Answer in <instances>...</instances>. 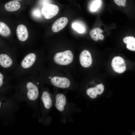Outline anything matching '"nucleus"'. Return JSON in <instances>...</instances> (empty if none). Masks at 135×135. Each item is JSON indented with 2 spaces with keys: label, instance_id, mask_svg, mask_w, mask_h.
Masks as SVG:
<instances>
[{
  "label": "nucleus",
  "instance_id": "1",
  "mask_svg": "<svg viewBox=\"0 0 135 135\" xmlns=\"http://www.w3.org/2000/svg\"><path fill=\"white\" fill-rule=\"evenodd\" d=\"M39 88L34 81L27 80L22 82L17 88L14 96L20 102H26L32 109L36 116H39Z\"/></svg>",
  "mask_w": 135,
  "mask_h": 135
},
{
  "label": "nucleus",
  "instance_id": "2",
  "mask_svg": "<svg viewBox=\"0 0 135 135\" xmlns=\"http://www.w3.org/2000/svg\"><path fill=\"white\" fill-rule=\"evenodd\" d=\"M20 102L13 96L0 95V118L5 125L12 124Z\"/></svg>",
  "mask_w": 135,
  "mask_h": 135
},
{
  "label": "nucleus",
  "instance_id": "3",
  "mask_svg": "<svg viewBox=\"0 0 135 135\" xmlns=\"http://www.w3.org/2000/svg\"><path fill=\"white\" fill-rule=\"evenodd\" d=\"M39 116L38 118L39 122H41L43 118L44 111L49 110L52 105V98L49 92L47 90L41 91L40 93Z\"/></svg>",
  "mask_w": 135,
  "mask_h": 135
},
{
  "label": "nucleus",
  "instance_id": "4",
  "mask_svg": "<svg viewBox=\"0 0 135 135\" xmlns=\"http://www.w3.org/2000/svg\"><path fill=\"white\" fill-rule=\"evenodd\" d=\"M73 59V54L71 51L69 50L57 53L53 58L54 62L60 65H66L70 64Z\"/></svg>",
  "mask_w": 135,
  "mask_h": 135
},
{
  "label": "nucleus",
  "instance_id": "5",
  "mask_svg": "<svg viewBox=\"0 0 135 135\" xmlns=\"http://www.w3.org/2000/svg\"><path fill=\"white\" fill-rule=\"evenodd\" d=\"M59 11V8L57 6L48 4H46L43 6L41 13L45 18L49 19L56 16Z\"/></svg>",
  "mask_w": 135,
  "mask_h": 135
},
{
  "label": "nucleus",
  "instance_id": "6",
  "mask_svg": "<svg viewBox=\"0 0 135 135\" xmlns=\"http://www.w3.org/2000/svg\"><path fill=\"white\" fill-rule=\"evenodd\" d=\"M112 66L114 70L118 73L124 72L126 69V66L123 59L120 56H116L112 59Z\"/></svg>",
  "mask_w": 135,
  "mask_h": 135
},
{
  "label": "nucleus",
  "instance_id": "7",
  "mask_svg": "<svg viewBox=\"0 0 135 135\" xmlns=\"http://www.w3.org/2000/svg\"><path fill=\"white\" fill-rule=\"evenodd\" d=\"M51 84L54 86L62 88L69 87L70 84L69 80L68 78L58 76H54L50 78Z\"/></svg>",
  "mask_w": 135,
  "mask_h": 135
},
{
  "label": "nucleus",
  "instance_id": "8",
  "mask_svg": "<svg viewBox=\"0 0 135 135\" xmlns=\"http://www.w3.org/2000/svg\"><path fill=\"white\" fill-rule=\"evenodd\" d=\"M79 58L81 65L84 67H88L92 64V57L90 53L88 50L82 51L80 55Z\"/></svg>",
  "mask_w": 135,
  "mask_h": 135
},
{
  "label": "nucleus",
  "instance_id": "9",
  "mask_svg": "<svg viewBox=\"0 0 135 135\" xmlns=\"http://www.w3.org/2000/svg\"><path fill=\"white\" fill-rule=\"evenodd\" d=\"M36 54L30 53L26 55L21 62V66L23 68L27 69L30 67L35 62L36 59Z\"/></svg>",
  "mask_w": 135,
  "mask_h": 135
},
{
  "label": "nucleus",
  "instance_id": "10",
  "mask_svg": "<svg viewBox=\"0 0 135 135\" xmlns=\"http://www.w3.org/2000/svg\"><path fill=\"white\" fill-rule=\"evenodd\" d=\"M68 22V19L66 17L60 18L53 23L52 27V31L55 32H59L65 27Z\"/></svg>",
  "mask_w": 135,
  "mask_h": 135
},
{
  "label": "nucleus",
  "instance_id": "11",
  "mask_svg": "<svg viewBox=\"0 0 135 135\" xmlns=\"http://www.w3.org/2000/svg\"><path fill=\"white\" fill-rule=\"evenodd\" d=\"M104 90V86L102 84H100L94 87L88 89L86 91V93L90 98H94L96 97L97 95L102 94Z\"/></svg>",
  "mask_w": 135,
  "mask_h": 135
},
{
  "label": "nucleus",
  "instance_id": "12",
  "mask_svg": "<svg viewBox=\"0 0 135 135\" xmlns=\"http://www.w3.org/2000/svg\"><path fill=\"white\" fill-rule=\"evenodd\" d=\"M55 106L60 112H62L64 108L66 102L65 96L62 94H57L55 96Z\"/></svg>",
  "mask_w": 135,
  "mask_h": 135
},
{
  "label": "nucleus",
  "instance_id": "13",
  "mask_svg": "<svg viewBox=\"0 0 135 135\" xmlns=\"http://www.w3.org/2000/svg\"><path fill=\"white\" fill-rule=\"evenodd\" d=\"M17 37L21 41H24L28 39V34L26 27L24 25L20 24L17 26L16 29Z\"/></svg>",
  "mask_w": 135,
  "mask_h": 135
},
{
  "label": "nucleus",
  "instance_id": "14",
  "mask_svg": "<svg viewBox=\"0 0 135 135\" xmlns=\"http://www.w3.org/2000/svg\"><path fill=\"white\" fill-rule=\"evenodd\" d=\"M12 64V60L8 55L5 54H0V65L2 67L5 68H9Z\"/></svg>",
  "mask_w": 135,
  "mask_h": 135
},
{
  "label": "nucleus",
  "instance_id": "15",
  "mask_svg": "<svg viewBox=\"0 0 135 135\" xmlns=\"http://www.w3.org/2000/svg\"><path fill=\"white\" fill-rule=\"evenodd\" d=\"M20 5L19 2L16 1H12L6 3L4 5V8L7 11L14 12L18 10Z\"/></svg>",
  "mask_w": 135,
  "mask_h": 135
},
{
  "label": "nucleus",
  "instance_id": "16",
  "mask_svg": "<svg viewBox=\"0 0 135 135\" xmlns=\"http://www.w3.org/2000/svg\"><path fill=\"white\" fill-rule=\"evenodd\" d=\"M124 42L126 44V47L128 50L135 51V38L132 36L125 37L123 38Z\"/></svg>",
  "mask_w": 135,
  "mask_h": 135
},
{
  "label": "nucleus",
  "instance_id": "17",
  "mask_svg": "<svg viewBox=\"0 0 135 135\" xmlns=\"http://www.w3.org/2000/svg\"><path fill=\"white\" fill-rule=\"evenodd\" d=\"M103 31L99 28H96L91 30L89 34L91 38L94 40L97 41L99 40L100 34Z\"/></svg>",
  "mask_w": 135,
  "mask_h": 135
},
{
  "label": "nucleus",
  "instance_id": "18",
  "mask_svg": "<svg viewBox=\"0 0 135 135\" xmlns=\"http://www.w3.org/2000/svg\"><path fill=\"white\" fill-rule=\"evenodd\" d=\"M11 34L10 30L9 27L4 23L0 22V34L4 37H8Z\"/></svg>",
  "mask_w": 135,
  "mask_h": 135
},
{
  "label": "nucleus",
  "instance_id": "19",
  "mask_svg": "<svg viewBox=\"0 0 135 135\" xmlns=\"http://www.w3.org/2000/svg\"><path fill=\"white\" fill-rule=\"evenodd\" d=\"M72 26L73 28L79 33H82L84 32V29L83 27L79 24H74Z\"/></svg>",
  "mask_w": 135,
  "mask_h": 135
},
{
  "label": "nucleus",
  "instance_id": "20",
  "mask_svg": "<svg viewBox=\"0 0 135 135\" xmlns=\"http://www.w3.org/2000/svg\"><path fill=\"white\" fill-rule=\"evenodd\" d=\"M100 0H96L94 1L90 9L92 11L96 10L99 7L100 4Z\"/></svg>",
  "mask_w": 135,
  "mask_h": 135
},
{
  "label": "nucleus",
  "instance_id": "21",
  "mask_svg": "<svg viewBox=\"0 0 135 135\" xmlns=\"http://www.w3.org/2000/svg\"><path fill=\"white\" fill-rule=\"evenodd\" d=\"M115 3L119 6H125L126 0H114Z\"/></svg>",
  "mask_w": 135,
  "mask_h": 135
},
{
  "label": "nucleus",
  "instance_id": "22",
  "mask_svg": "<svg viewBox=\"0 0 135 135\" xmlns=\"http://www.w3.org/2000/svg\"><path fill=\"white\" fill-rule=\"evenodd\" d=\"M33 15L36 17L39 18L41 16L40 10L38 9L35 10L33 11Z\"/></svg>",
  "mask_w": 135,
  "mask_h": 135
},
{
  "label": "nucleus",
  "instance_id": "23",
  "mask_svg": "<svg viewBox=\"0 0 135 135\" xmlns=\"http://www.w3.org/2000/svg\"><path fill=\"white\" fill-rule=\"evenodd\" d=\"M104 38V36L102 34H101L99 36V39L101 40H103Z\"/></svg>",
  "mask_w": 135,
  "mask_h": 135
},
{
  "label": "nucleus",
  "instance_id": "24",
  "mask_svg": "<svg viewBox=\"0 0 135 135\" xmlns=\"http://www.w3.org/2000/svg\"><path fill=\"white\" fill-rule=\"evenodd\" d=\"M14 0V1H18L21 0Z\"/></svg>",
  "mask_w": 135,
  "mask_h": 135
}]
</instances>
